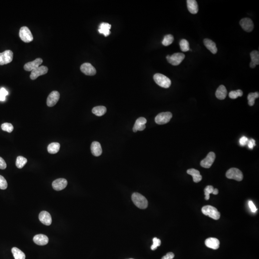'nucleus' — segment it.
I'll list each match as a JSON object with an SVG mask.
<instances>
[{"label":"nucleus","instance_id":"obj_1","mask_svg":"<svg viewBox=\"0 0 259 259\" xmlns=\"http://www.w3.org/2000/svg\"><path fill=\"white\" fill-rule=\"evenodd\" d=\"M132 200L137 207L141 209H145L148 207V201L143 195L139 193H133L132 196Z\"/></svg>","mask_w":259,"mask_h":259},{"label":"nucleus","instance_id":"obj_2","mask_svg":"<svg viewBox=\"0 0 259 259\" xmlns=\"http://www.w3.org/2000/svg\"><path fill=\"white\" fill-rule=\"evenodd\" d=\"M202 212L205 215H208L215 220H218L220 217V213L217 209L211 205H206L202 209Z\"/></svg>","mask_w":259,"mask_h":259},{"label":"nucleus","instance_id":"obj_3","mask_svg":"<svg viewBox=\"0 0 259 259\" xmlns=\"http://www.w3.org/2000/svg\"><path fill=\"white\" fill-rule=\"evenodd\" d=\"M154 81L159 86L163 88H168L171 86L170 79L161 73H156L154 75Z\"/></svg>","mask_w":259,"mask_h":259},{"label":"nucleus","instance_id":"obj_4","mask_svg":"<svg viewBox=\"0 0 259 259\" xmlns=\"http://www.w3.org/2000/svg\"><path fill=\"white\" fill-rule=\"evenodd\" d=\"M226 177L229 179H233L238 182L243 180V175L242 172L236 168H231L226 173Z\"/></svg>","mask_w":259,"mask_h":259},{"label":"nucleus","instance_id":"obj_5","mask_svg":"<svg viewBox=\"0 0 259 259\" xmlns=\"http://www.w3.org/2000/svg\"><path fill=\"white\" fill-rule=\"evenodd\" d=\"M185 55L182 53H175L171 56L168 55L166 57L169 63L174 66L178 65L185 58Z\"/></svg>","mask_w":259,"mask_h":259},{"label":"nucleus","instance_id":"obj_6","mask_svg":"<svg viewBox=\"0 0 259 259\" xmlns=\"http://www.w3.org/2000/svg\"><path fill=\"white\" fill-rule=\"evenodd\" d=\"M19 36L22 41L29 43L33 40V37L29 28L27 27H23L20 29Z\"/></svg>","mask_w":259,"mask_h":259},{"label":"nucleus","instance_id":"obj_7","mask_svg":"<svg viewBox=\"0 0 259 259\" xmlns=\"http://www.w3.org/2000/svg\"><path fill=\"white\" fill-rule=\"evenodd\" d=\"M172 117V114L171 112H162L156 116L155 122L158 124H165L169 123Z\"/></svg>","mask_w":259,"mask_h":259},{"label":"nucleus","instance_id":"obj_8","mask_svg":"<svg viewBox=\"0 0 259 259\" xmlns=\"http://www.w3.org/2000/svg\"><path fill=\"white\" fill-rule=\"evenodd\" d=\"M13 59V52L10 50H7L0 53V65L9 64Z\"/></svg>","mask_w":259,"mask_h":259},{"label":"nucleus","instance_id":"obj_9","mask_svg":"<svg viewBox=\"0 0 259 259\" xmlns=\"http://www.w3.org/2000/svg\"><path fill=\"white\" fill-rule=\"evenodd\" d=\"M215 159V155L213 152H210L207 157L202 160L200 165L202 167L206 169H209L212 166Z\"/></svg>","mask_w":259,"mask_h":259},{"label":"nucleus","instance_id":"obj_10","mask_svg":"<svg viewBox=\"0 0 259 259\" xmlns=\"http://www.w3.org/2000/svg\"><path fill=\"white\" fill-rule=\"evenodd\" d=\"M48 72V68L46 66H41L31 71L30 78L31 80H35L41 75L46 74Z\"/></svg>","mask_w":259,"mask_h":259},{"label":"nucleus","instance_id":"obj_11","mask_svg":"<svg viewBox=\"0 0 259 259\" xmlns=\"http://www.w3.org/2000/svg\"><path fill=\"white\" fill-rule=\"evenodd\" d=\"M60 97L59 93L57 91H53L50 94L47 99L48 106L52 107L55 106L59 101Z\"/></svg>","mask_w":259,"mask_h":259},{"label":"nucleus","instance_id":"obj_12","mask_svg":"<svg viewBox=\"0 0 259 259\" xmlns=\"http://www.w3.org/2000/svg\"><path fill=\"white\" fill-rule=\"evenodd\" d=\"M241 27L247 32H251L254 28V24L253 21L249 18H244L240 21Z\"/></svg>","mask_w":259,"mask_h":259},{"label":"nucleus","instance_id":"obj_13","mask_svg":"<svg viewBox=\"0 0 259 259\" xmlns=\"http://www.w3.org/2000/svg\"><path fill=\"white\" fill-rule=\"evenodd\" d=\"M81 72L84 74L89 76H92L96 74V70L95 67L89 63H84L80 67Z\"/></svg>","mask_w":259,"mask_h":259},{"label":"nucleus","instance_id":"obj_14","mask_svg":"<svg viewBox=\"0 0 259 259\" xmlns=\"http://www.w3.org/2000/svg\"><path fill=\"white\" fill-rule=\"evenodd\" d=\"M68 182L65 178H58L53 182L52 183L53 188L57 191L62 190L65 188Z\"/></svg>","mask_w":259,"mask_h":259},{"label":"nucleus","instance_id":"obj_15","mask_svg":"<svg viewBox=\"0 0 259 259\" xmlns=\"http://www.w3.org/2000/svg\"><path fill=\"white\" fill-rule=\"evenodd\" d=\"M43 60L41 58H37L32 61L27 62L24 66V69L27 71H32L42 64Z\"/></svg>","mask_w":259,"mask_h":259},{"label":"nucleus","instance_id":"obj_16","mask_svg":"<svg viewBox=\"0 0 259 259\" xmlns=\"http://www.w3.org/2000/svg\"><path fill=\"white\" fill-rule=\"evenodd\" d=\"M39 219L42 224L46 226H50L52 223V218L51 215L47 211H43L39 215Z\"/></svg>","mask_w":259,"mask_h":259},{"label":"nucleus","instance_id":"obj_17","mask_svg":"<svg viewBox=\"0 0 259 259\" xmlns=\"http://www.w3.org/2000/svg\"><path fill=\"white\" fill-rule=\"evenodd\" d=\"M147 122L146 119L144 117H140L136 120L135 125L133 127V131L136 132L139 131L144 130L145 128V123Z\"/></svg>","mask_w":259,"mask_h":259},{"label":"nucleus","instance_id":"obj_18","mask_svg":"<svg viewBox=\"0 0 259 259\" xmlns=\"http://www.w3.org/2000/svg\"><path fill=\"white\" fill-rule=\"evenodd\" d=\"M205 244L208 248L217 249L219 248L220 241L216 238H209L205 240Z\"/></svg>","mask_w":259,"mask_h":259},{"label":"nucleus","instance_id":"obj_19","mask_svg":"<svg viewBox=\"0 0 259 259\" xmlns=\"http://www.w3.org/2000/svg\"><path fill=\"white\" fill-rule=\"evenodd\" d=\"M33 241L37 245L44 246L48 243V238L45 235L38 234L35 236L33 238Z\"/></svg>","mask_w":259,"mask_h":259},{"label":"nucleus","instance_id":"obj_20","mask_svg":"<svg viewBox=\"0 0 259 259\" xmlns=\"http://www.w3.org/2000/svg\"><path fill=\"white\" fill-rule=\"evenodd\" d=\"M187 8L192 14H196L199 11L198 3L195 0H187Z\"/></svg>","mask_w":259,"mask_h":259},{"label":"nucleus","instance_id":"obj_21","mask_svg":"<svg viewBox=\"0 0 259 259\" xmlns=\"http://www.w3.org/2000/svg\"><path fill=\"white\" fill-rule=\"evenodd\" d=\"M91 150L92 154L95 157H99L102 153V147L99 142H93L91 145Z\"/></svg>","mask_w":259,"mask_h":259},{"label":"nucleus","instance_id":"obj_22","mask_svg":"<svg viewBox=\"0 0 259 259\" xmlns=\"http://www.w3.org/2000/svg\"><path fill=\"white\" fill-rule=\"evenodd\" d=\"M203 43L208 50H209L213 54H216L217 52V48L215 44L212 40L205 39L203 40Z\"/></svg>","mask_w":259,"mask_h":259},{"label":"nucleus","instance_id":"obj_23","mask_svg":"<svg viewBox=\"0 0 259 259\" xmlns=\"http://www.w3.org/2000/svg\"><path fill=\"white\" fill-rule=\"evenodd\" d=\"M187 173L193 177L194 182L198 183L202 180V176L200 174V171L194 169H190L187 170Z\"/></svg>","mask_w":259,"mask_h":259},{"label":"nucleus","instance_id":"obj_24","mask_svg":"<svg viewBox=\"0 0 259 259\" xmlns=\"http://www.w3.org/2000/svg\"><path fill=\"white\" fill-rule=\"evenodd\" d=\"M111 26V25L107 23H102L99 25L98 32L99 33L103 34L105 37H107L111 34L110 29Z\"/></svg>","mask_w":259,"mask_h":259},{"label":"nucleus","instance_id":"obj_25","mask_svg":"<svg viewBox=\"0 0 259 259\" xmlns=\"http://www.w3.org/2000/svg\"><path fill=\"white\" fill-rule=\"evenodd\" d=\"M228 94L227 89L224 86H220L216 90L215 92V96L218 99L220 100H223L227 97Z\"/></svg>","mask_w":259,"mask_h":259},{"label":"nucleus","instance_id":"obj_26","mask_svg":"<svg viewBox=\"0 0 259 259\" xmlns=\"http://www.w3.org/2000/svg\"><path fill=\"white\" fill-rule=\"evenodd\" d=\"M60 144L58 143H52L48 146V151L52 154H55L59 151Z\"/></svg>","mask_w":259,"mask_h":259},{"label":"nucleus","instance_id":"obj_27","mask_svg":"<svg viewBox=\"0 0 259 259\" xmlns=\"http://www.w3.org/2000/svg\"><path fill=\"white\" fill-rule=\"evenodd\" d=\"M12 253L15 259H26V255L25 253L17 248H13L12 249Z\"/></svg>","mask_w":259,"mask_h":259},{"label":"nucleus","instance_id":"obj_28","mask_svg":"<svg viewBox=\"0 0 259 259\" xmlns=\"http://www.w3.org/2000/svg\"><path fill=\"white\" fill-rule=\"evenodd\" d=\"M107 112V109L105 107L100 106L95 107L92 109L93 114L97 116H102L104 115Z\"/></svg>","mask_w":259,"mask_h":259},{"label":"nucleus","instance_id":"obj_29","mask_svg":"<svg viewBox=\"0 0 259 259\" xmlns=\"http://www.w3.org/2000/svg\"><path fill=\"white\" fill-rule=\"evenodd\" d=\"M259 94L258 92L255 93H251L248 96V104L250 106H253L255 104V100L256 98H259Z\"/></svg>","mask_w":259,"mask_h":259},{"label":"nucleus","instance_id":"obj_30","mask_svg":"<svg viewBox=\"0 0 259 259\" xmlns=\"http://www.w3.org/2000/svg\"><path fill=\"white\" fill-rule=\"evenodd\" d=\"M27 158L23 157L22 156H19L16 158V166L19 169H22L24 167L26 163H27Z\"/></svg>","mask_w":259,"mask_h":259},{"label":"nucleus","instance_id":"obj_31","mask_svg":"<svg viewBox=\"0 0 259 259\" xmlns=\"http://www.w3.org/2000/svg\"><path fill=\"white\" fill-rule=\"evenodd\" d=\"M173 41H174V37L173 36L170 34L167 35L164 38L162 43L165 46H168L172 44Z\"/></svg>","mask_w":259,"mask_h":259},{"label":"nucleus","instance_id":"obj_32","mask_svg":"<svg viewBox=\"0 0 259 259\" xmlns=\"http://www.w3.org/2000/svg\"><path fill=\"white\" fill-rule=\"evenodd\" d=\"M180 48L183 52H187L190 51L189 43L187 40L183 39L180 42Z\"/></svg>","mask_w":259,"mask_h":259},{"label":"nucleus","instance_id":"obj_33","mask_svg":"<svg viewBox=\"0 0 259 259\" xmlns=\"http://www.w3.org/2000/svg\"><path fill=\"white\" fill-rule=\"evenodd\" d=\"M251 61L256 65H259V53L258 51H253L251 53Z\"/></svg>","mask_w":259,"mask_h":259},{"label":"nucleus","instance_id":"obj_34","mask_svg":"<svg viewBox=\"0 0 259 259\" xmlns=\"http://www.w3.org/2000/svg\"><path fill=\"white\" fill-rule=\"evenodd\" d=\"M243 92L240 89L236 91H232L229 94V97L231 99H236L239 97H242Z\"/></svg>","mask_w":259,"mask_h":259},{"label":"nucleus","instance_id":"obj_35","mask_svg":"<svg viewBox=\"0 0 259 259\" xmlns=\"http://www.w3.org/2000/svg\"><path fill=\"white\" fill-rule=\"evenodd\" d=\"M1 128L2 130L9 132V133L12 132L14 130V126L10 123H4L2 124Z\"/></svg>","mask_w":259,"mask_h":259},{"label":"nucleus","instance_id":"obj_36","mask_svg":"<svg viewBox=\"0 0 259 259\" xmlns=\"http://www.w3.org/2000/svg\"><path fill=\"white\" fill-rule=\"evenodd\" d=\"M214 188L213 186L211 185L207 186L204 190V194H205V199L206 200H208L210 198V194L213 193Z\"/></svg>","mask_w":259,"mask_h":259},{"label":"nucleus","instance_id":"obj_37","mask_svg":"<svg viewBox=\"0 0 259 259\" xmlns=\"http://www.w3.org/2000/svg\"><path fill=\"white\" fill-rule=\"evenodd\" d=\"M153 244L151 247V249L152 251H155L158 247L160 246L161 242L160 240L157 238H154L153 239Z\"/></svg>","mask_w":259,"mask_h":259},{"label":"nucleus","instance_id":"obj_38","mask_svg":"<svg viewBox=\"0 0 259 259\" xmlns=\"http://www.w3.org/2000/svg\"><path fill=\"white\" fill-rule=\"evenodd\" d=\"M7 182L2 176L0 175V189L5 190L7 188Z\"/></svg>","mask_w":259,"mask_h":259},{"label":"nucleus","instance_id":"obj_39","mask_svg":"<svg viewBox=\"0 0 259 259\" xmlns=\"http://www.w3.org/2000/svg\"><path fill=\"white\" fill-rule=\"evenodd\" d=\"M248 141L249 140L247 137L245 136H243L240 138L239 142H240V144L241 146H245V145L247 144Z\"/></svg>","mask_w":259,"mask_h":259},{"label":"nucleus","instance_id":"obj_40","mask_svg":"<svg viewBox=\"0 0 259 259\" xmlns=\"http://www.w3.org/2000/svg\"><path fill=\"white\" fill-rule=\"evenodd\" d=\"M7 165L6 162L2 157H0V169H4L6 168Z\"/></svg>","mask_w":259,"mask_h":259},{"label":"nucleus","instance_id":"obj_41","mask_svg":"<svg viewBox=\"0 0 259 259\" xmlns=\"http://www.w3.org/2000/svg\"><path fill=\"white\" fill-rule=\"evenodd\" d=\"M248 145L250 149H253V147L256 145L255 144V141L253 139H250L248 142Z\"/></svg>","mask_w":259,"mask_h":259},{"label":"nucleus","instance_id":"obj_42","mask_svg":"<svg viewBox=\"0 0 259 259\" xmlns=\"http://www.w3.org/2000/svg\"><path fill=\"white\" fill-rule=\"evenodd\" d=\"M249 208L251 209V211L252 212H253V213H255V212L257 211V208H256L255 205H254L252 201H249Z\"/></svg>","mask_w":259,"mask_h":259},{"label":"nucleus","instance_id":"obj_43","mask_svg":"<svg viewBox=\"0 0 259 259\" xmlns=\"http://www.w3.org/2000/svg\"><path fill=\"white\" fill-rule=\"evenodd\" d=\"M174 254L172 253H169L165 256H163L161 259H173L174 258Z\"/></svg>","mask_w":259,"mask_h":259},{"label":"nucleus","instance_id":"obj_44","mask_svg":"<svg viewBox=\"0 0 259 259\" xmlns=\"http://www.w3.org/2000/svg\"><path fill=\"white\" fill-rule=\"evenodd\" d=\"M0 92L6 96H7L8 94L7 91L4 88H2L1 89H0Z\"/></svg>","mask_w":259,"mask_h":259},{"label":"nucleus","instance_id":"obj_45","mask_svg":"<svg viewBox=\"0 0 259 259\" xmlns=\"http://www.w3.org/2000/svg\"><path fill=\"white\" fill-rule=\"evenodd\" d=\"M6 96H4L3 94L0 92V101H4L6 100Z\"/></svg>","mask_w":259,"mask_h":259},{"label":"nucleus","instance_id":"obj_46","mask_svg":"<svg viewBox=\"0 0 259 259\" xmlns=\"http://www.w3.org/2000/svg\"><path fill=\"white\" fill-rule=\"evenodd\" d=\"M218 192H219V191H218V189H214V190H213V193H212V194H213L214 195H217L218 194Z\"/></svg>","mask_w":259,"mask_h":259},{"label":"nucleus","instance_id":"obj_47","mask_svg":"<svg viewBox=\"0 0 259 259\" xmlns=\"http://www.w3.org/2000/svg\"><path fill=\"white\" fill-rule=\"evenodd\" d=\"M249 66H250V67H251V68H255V67H256V65H255V64H254V63H253V62H252V61H251V62H250V64H249Z\"/></svg>","mask_w":259,"mask_h":259},{"label":"nucleus","instance_id":"obj_48","mask_svg":"<svg viewBox=\"0 0 259 259\" xmlns=\"http://www.w3.org/2000/svg\"></svg>","mask_w":259,"mask_h":259}]
</instances>
